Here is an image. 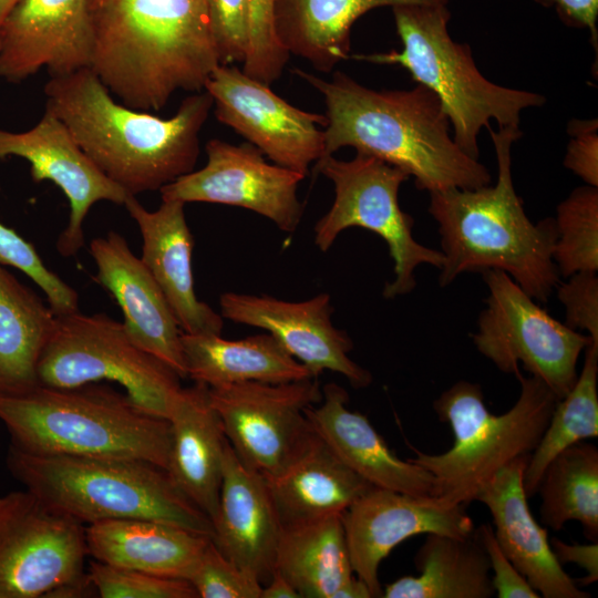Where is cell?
<instances>
[{
	"label": "cell",
	"instance_id": "6da1fadb",
	"mask_svg": "<svg viewBox=\"0 0 598 598\" xmlns=\"http://www.w3.org/2000/svg\"><path fill=\"white\" fill-rule=\"evenodd\" d=\"M295 73L323 97V157L353 147L400 168L429 193L492 183L486 166L455 143L439 97L424 85L377 91L340 71L330 80L299 69Z\"/></svg>",
	"mask_w": 598,
	"mask_h": 598
},
{
	"label": "cell",
	"instance_id": "7a4b0ae2",
	"mask_svg": "<svg viewBox=\"0 0 598 598\" xmlns=\"http://www.w3.org/2000/svg\"><path fill=\"white\" fill-rule=\"evenodd\" d=\"M44 94L45 110L106 177L133 196L193 172L199 133L214 105L202 90L187 95L175 115L162 118L116 102L91 68L50 78Z\"/></svg>",
	"mask_w": 598,
	"mask_h": 598
},
{
	"label": "cell",
	"instance_id": "3957f363",
	"mask_svg": "<svg viewBox=\"0 0 598 598\" xmlns=\"http://www.w3.org/2000/svg\"><path fill=\"white\" fill-rule=\"evenodd\" d=\"M91 70L124 105L159 111L219 65L206 0H87Z\"/></svg>",
	"mask_w": 598,
	"mask_h": 598
},
{
	"label": "cell",
	"instance_id": "277c9868",
	"mask_svg": "<svg viewBox=\"0 0 598 598\" xmlns=\"http://www.w3.org/2000/svg\"><path fill=\"white\" fill-rule=\"evenodd\" d=\"M487 130L497 161L496 184L430 193L429 213L439 224L444 256L439 281L444 287L461 274L497 269L545 303L560 276L553 259L555 219L533 224L515 192L511 148L522 136L519 127Z\"/></svg>",
	"mask_w": 598,
	"mask_h": 598
},
{
	"label": "cell",
	"instance_id": "5b68a950",
	"mask_svg": "<svg viewBox=\"0 0 598 598\" xmlns=\"http://www.w3.org/2000/svg\"><path fill=\"white\" fill-rule=\"evenodd\" d=\"M0 421L10 446L23 453L137 460L167 470L168 420L106 385H38L23 394H0Z\"/></svg>",
	"mask_w": 598,
	"mask_h": 598
},
{
	"label": "cell",
	"instance_id": "8992f818",
	"mask_svg": "<svg viewBox=\"0 0 598 598\" xmlns=\"http://www.w3.org/2000/svg\"><path fill=\"white\" fill-rule=\"evenodd\" d=\"M7 468L25 489L84 526L141 518L213 537L210 518L155 464L126 458L32 455L9 446Z\"/></svg>",
	"mask_w": 598,
	"mask_h": 598
},
{
	"label": "cell",
	"instance_id": "52a82bcc",
	"mask_svg": "<svg viewBox=\"0 0 598 598\" xmlns=\"http://www.w3.org/2000/svg\"><path fill=\"white\" fill-rule=\"evenodd\" d=\"M520 391L515 404L495 415L484 403L477 383L457 381L433 403L441 422L450 425L454 442L450 450L427 454L410 447V460L433 477V496L451 506L476 499L495 474L516 458L530 455L537 446L558 401L539 379L515 374Z\"/></svg>",
	"mask_w": 598,
	"mask_h": 598
},
{
	"label": "cell",
	"instance_id": "ba28073f",
	"mask_svg": "<svg viewBox=\"0 0 598 598\" xmlns=\"http://www.w3.org/2000/svg\"><path fill=\"white\" fill-rule=\"evenodd\" d=\"M392 12L402 50L354 58L398 64L431 90L448 117L455 143L471 157L478 159V135L492 120L498 128L518 127L522 111L545 103L538 93L488 81L475 65L470 45L450 37L446 4H399Z\"/></svg>",
	"mask_w": 598,
	"mask_h": 598
},
{
	"label": "cell",
	"instance_id": "9c48e42d",
	"mask_svg": "<svg viewBox=\"0 0 598 598\" xmlns=\"http://www.w3.org/2000/svg\"><path fill=\"white\" fill-rule=\"evenodd\" d=\"M38 380L52 388L115 382L141 410L166 420L183 389L182 378L134 343L123 322L79 310L56 316L39 359Z\"/></svg>",
	"mask_w": 598,
	"mask_h": 598
},
{
	"label": "cell",
	"instance_id": "30bf717a",
	"mask_svg": "<svg viewBox=\"0 0 598 598\" xmlns=\"http://www.w3.org/2000/svg\"><path fill=\"white\" fill-rule=\"evenodd\" d=\"M316 169L334 187L331 207L315 225V244L321 251H328L338 235L350 227L379 235L394 262L395 277L383 289L385 299L414 289L416 267L424 264L442 267V251L414 239L413 218L400 207V186L410 178L406 173L362 153L350 161L324 156L316 163Z\"/></svg>",
	"mask_w": 598,
	"mask_h": 598
},
{
	"label": "cell",
	"instance_id": "8fae6325",
	"mask_svg": "<svg viewBox=\"0 0 598 598\" xmlns=\"http://www.w3.org/2000/svg\"><path fill=\"white\" fill-rule=\"evenodd\" d=\"M483 279L488 296L471 336L475 348L504 373L517 374L522 364L560 400L576 382L580 353L594 341L553 318L506 272L487 269Z\"/></svg>",
	"mask_w": 598,
	"mask_h": 598
},
{
	"label": "cell",
	"instance_id": "7c38bea8",
	"mask_svg": "<svg viewBox=\"0 0 598 598\" xmlns=\"http://www.w3.org/2000/svg\"><path fill=\"white\" fill-rule=\"evenodd\" d=\"M208 395L239 461L266 478L281 474L317 436L306 409L322 398L318 378L241 382L208 388Z\"/></svg>",
	"mask_w": 598,
	"mask_h": 598
},
{
	"label": "cell",
	"instance_id": "4fadbf2b",
	"mask_svg": "<svg viewBox=\"0 0 598 598\" xmlns=\"http://www.w3.org/2000/svg\"><path fill=\"white\" fill-rule=\"evenodd\" d=\"M85 526L23 489L0 495V598L47 597L86 574Z\"/></svg>",
	"mask_w": 598,
	"mask_h": 598
},
{
	"label": "cell",
	"instance_id": "5bb4252c",
	"mask_svg": "<svg viewBox=\"0 0 598 598\" xmlns=\"http://www.w3.org/2000/svg\"><path fill=\"white\" fill-rule=\"evenodd\" d=\"M217 120L275 164L307 176L324 155L326 115L300 110L268 84L233 65H218L205 83Z\"/></svg>",
	"mask_w": 598,
	"mask_h": 598
},
{
	"label": "cell",
	"instance_id": "9a60e30c",
	"mask_svg": "<svg viewBox=\"0 0 598 598\" xmlns=\"http://www.w3.org/2000/svg\"><path fill=\"white\" fill-rule=\"evenodd\" d=\"M205 151V166L163 186L162 200L238 206L268 218L282 231L298 228L303 205L297 189L303 174L269 164L250 143L213 138Z\"/></svg>",
	"mask_w": 598,
	"mask_h": 598
},
{
	"label": "cell",
	"instance_id": "2e32d148",
	"mask_svg": "<svg viewBox=\"0 0 598 598\" xmlns=\"http://www.w3.org/2000/svg\"><path fill=\"white\" fill-rule=\"evenodd\" d=\"M351 565L372 597H382V560L402 542L420 534L465 537L475 527L465 506H451L434 496H415L371 487L342 514Z\"/></svg>",
	"mask_w": 598,
	"mask_h": 598
},
{
	"label": "cell",
	"instance_id": "e0dca14e",
	"mask_svg": "<svg viewBox=\"0 0 598 598\" xmlns=\"http://www.w3.org/2000/svg\"><path fill=\"white\" fill-rule=\"evenodd\" d=\"M219 305L223 318L272 334L313 378L332 371L346 377L355 389L371 384L370 371L349 357L352 340L331 322L333 308L328 293L292 302L267 295L225 292Z\"/></svg>",
	"mask_w": 598,
	"mask_h": 598
},
{
	"label": "cell",
	"instance_id": "ac0fdd59",
	"mask_svg": "<svg viewBox=\"0 0 598 598\" xmlns=\"http://www.w3.org/2000/svg\"><path fill=\"white\" fill-rule=\"evenodd\" d=\"M8 156L25 159L34 182L50 181L68 198L69 221L56 240V250L63 257L74 256L83 247V223L95 203L124 205L128 197L95 166L66 126L48 110L28 131L0 130V158Z\"/></svg>",
	"mask_w": 598,
	"mask_h": 598
},
{
	"label": "cell",
	"instance_id": "d6986e66",
	"mask_svg": "<svg viewBox=\"0 0 598 598\" xmlns=\"http://www.w3.org/2000/svg\"><path fill=\"white\" fill-rule=\"evenodd\" d=\"M92 49L87 0H20L0 24V76L65 75L90 68Z\"/></svg>",
	"mask_w": 598,
	"mask_h": 598
},
{
	"label": "cell",
	"instance_id": "ffe728a7",
	"mask_svg": "<svg viewBox=\"0 0 598 598\" xmlns=\"http://www.w3.org/2000/svg\"><path fill=\"white\" fill-rule=\"evenodd\" d=\"M96 281L116 300L124 328L141 349L187 378L182 348V329L161 288L141 258L116 231L91 240Z\"/></svg>",
	"mask_w": 598,
	"mask_h": 598
},
{
	"label": "cell",
	"instance_id": "44dd1931",
	"mask_svg": "<svg viewBox=\"0 0 598 598\" xmlns=\"http://www.w3.org/2000/svg\"><path fill=\"white\" fill-rule=\"evenodd\" d=\"M529 456L516 458L499 470L475 501L488 508L501 549L540 597L588 598L590 595L563 569L547 529L529 511L524 489Z\"/></svg>",
	"mask_w": 598,
	"mask_h": 598
},
{
	"label": "cell",
	"instance_id": "7402d4cb",
	"mask_svg": "<svg viewBox=\"0 0 598 598\" xmlns=\"http://www.w3.org/2000/svg\"><path fill=\"white\" fill-rule=\"evenodd\" d=\"M212 540L224 556L265 585L275 570L282 532L267 478L226 446Z\"/></svg>",
	"mask_w": 598,
	"mask_h": 598
},
{
	"label": "cell",
	"instance_id": "603a6c76",
	"mask_svg": "<svg viewBox=\"0 0 598 598\" xmlns=\"http://www.w3.org/2000/svg\"><path fill=\"white\" fill-rule=\"evenodd\" d=\"M124 206L142 235V261L165 296L182 331L189 334H220L218 315L200 301L194 287V237L184 206L178 200H162L156 210H147L128 195Z\"/></svg>",
	"mask_w": 598,
	"mask_h": 598
},
{
	"label": "cell",
	"instance_id": "cb8c5ba5",
	"mask_svg": "<svg viewBox=\"0 0 598 598\" xmlns=\"http://www.w3.org/2000/svg\"><path fill=\"white\" fill-rule=\"evenodd\" d=\"M320 402L306 409L315 432L371 486L415 496H433V477L410 458L401 460L368 417L348 408L349 394L337 383L323 386Z\"/></svg>",
	"mask_w": 598,
	"mask_h": 598
},
{
	"label": "cell",
	"instance_id": "d4e9b609",
	"mask_svg": "<svg viewBox=\"0 0 598 598\" xmlns=\"http://www.w3.org/2000/svg\"><path fill=\"white\" fill-rule=\"evenodd\" d=\"M172 443L167 472L177 487L214 522L228 444L208 386L183 388L168 417Z\"/></svg>",
	"mask_w": 598,
	"mask_h": 598
},
{
	"label": "cell",
	"instance_id": "484cf974",
	"mask_svg": "<svg viewBox=\"0 0 598 598\" xmlns=\"http://www.w3.org/2000/svg\"><path fill=\"white\" fill-rule=\"evenodd\" d=\"M210 539L153 519H109L85 526L87 554L94 560L186 580Z\"/></svg>",
	"mask_w": 598,
	"mask_h": 598
},
{
	"label": "cell",
	"instance_id": "4316f807",
	"mask_svg": "<svg viewBox=\"0 0 598 598\" xmlns=\"http://www.w3.org/2000/svg\"><path fill=\"white\" fill-rule=\"evenodd\" d=\"M448 0H274V28L289 54L321 72L349 58L350 31L358 18L379 7L446 4Z\"/></svg>",
	"mask_w": 598,
	"mask_h": 598
},
{
	"label": "cell",
	"instance_id": "83f0119b",
	"mask_svg": "<svg viewBox=\"0 0 598 598\" xmlns=\"http://www.w3.org/2000/svg\"><path fill=\"white\" fill-rule=\"evenodd\" d=\"M282 527L342 515L371 486L317 434L281 474L267 478Z\"/></svg>",
	"mask_w": 598,
	"mask_h": 598
},
{
	"label": "cell",
	"instance_id": "f1b7e54d",
	"mask_svg": "<svg viewBox=\"0 0 598 598\" xmlns=\"http://www.w3.org/2000/svg\"><path fill=\"white\" fill-rule=\"evenodd\" d=\"M187 378L208 388L241 382L285 383L313 378L269 332L240 340L182 333Z\"/></svg>",
	"mask_w": 598,
	"mask_h": 598
},
{
	"label": "cell",
	"instance_id": "f546056e",
	"mask_svg": "<svg viewBox=\"0 0 598 598\" xmlns=\"http://www.w3.org/2000/svg\"><path fill=\"white\" fill-rule=\"evenodd\" d=\"M414 564L419 576L388 584L384 598H491L488 557L476 529L465 537L426 534Z\"/></svg>",
	"mask_w": 598,
	"mask_h": 598
},
{
	"label": "cell",
	"instance_id": "4dcf8cb0",
	"mask_svg": "<svg viewBox=\"0 0 598 598\" xmlns=\"http://www.w3.org/2000/svg\"><path fill=\"white\" fill-rule=\"evenodd\" d=\"M56 315L0 264V394L40 385L38 363Z\"/></svg>",
	"mask_w": 598,
	"mask_h": 598
},
{
	"label": "cell",
	"instance_id": "1f68e13d",
	"mask_svg": "<svg viewBox=\"0 0 598 598\" xmlns=\"http://www.w3.org/2000/svg\"><path fill=\"white\" fill-rule=\"evenodd\" d=\"M275 569L301 598H333L355 576L342 515L282 527Z\"/></svg>",
	"mask_w": 598,
	"mask_h": 598
},
{
	"label": "cell",
	"instance_id": "d6a6232c",
	"mask_svg": "<svg viewBox=\"0 0 598 598\" xmlns=\"http://www.w3.org/2000/svg\"><path fill=\"white\" fill-rule=\"evenodd\" d=\"M540 494L542 523L560 530L569 520L580 523L584 536L598 539V450L580 441L558 453L545 467Z\"/></svg>",
	"mask_w": 598,
	"mask_h": 598
},
{
	"label": "cell",
	"instance_id": "836d02e7",
	"mask_svg": "<svg viewBox=\"0 0 598 598\" xmlns=\"http://www.w3.org/2000/svg\"><path fill=\"white\" fill-rule=\"evenodd\" d=\"M598 344L585 349V362L570 391L557 401L524 473L527 497L537 493L547 464L566 447L598 436Z\"/></svg>",
	"mask_w": 598,
	"mask_h": 598
},
{
	"label": "cell",
	"instance_id": "e575fe53",
	"mask_svg": "<svg viewBox=\"0 0 598 598\" xmlns=\"http://www.w3.org/2000/svg\"><path fill=\"white\" fill-rule=\"evenodd\" d=\"M553 259L559 275L598 270V187L574 189L557 207Z\"/></svg>",
	"mask_w": 598,
	"mask_h": 598
},
{
	"label": "cell",
	"instance_id": "d590c367",
	"mask_svg": "<svg viewBox=\"0 0 598 598\" xmlns=\"http://www.w3.org/2000/svg\"><path fill=\"white\" fill-rule=\"evenodd\" d=\"M0 264L19 269L34 281L56 316L79 310L76 290L45 266L30 241L1 223Z\"/></svg>",
	"mask_w": 598,
	"mask_h": 598
},
{
	"label": "cell",
	"instance_id": "8d00e7d4",
	"mask_svg": "<svg viewBox=\"0 0 598 598\" xmlns=\"http://www.w3.org/2000/svg\"><path fill=\"white\" fill-rule=\"evenodd\" d=\"M87 575L101 598H198L186 579L90 563Z\"/></svg>",
	"mask_w": 598,
	"mask_h": 598
},
{
	"label": "cell",
	"instance_id": "74e56055",
	"mask_svg": "<svg viewBox=\"0 0 598 598\" xmlns=\"http://www.w3.org/2000/svg\"><path fill=\"white\" fill-rule=\"evenodd\" d=\"M188 581L198 598H260L262 585L221 554L210 539Z\"/></svg>",
	"mask_w": 598,
	"mask_h": 598
},
{
	"label": "cell",
	"instance_id": "f35d334b",
	"mask_svg": "<svg viewBox=\"0 0 598 598\" xmlns=\"http://www.w3.org/2000/svg\"><path fill=\"white\" fill-rule=\"evenodd\" d=\"M272 8L274 0H250V42L241 69L268 85L282 75L290 56L276 35Z\"/></svg>",
	"mask_w": 598,
	"mask_h": 598
},
{
	"label": "cell",
	"instance_id": "ab89813d",
	"mask_svg": "<svg viewBox=\"0 0 598 598\" xmlns=\"http://www.w3.org/2000/svg\"><path fill=\"white\" fill-rule=\"evenodd\" d=\"M206 11L219 65L243 63L250 42V0H206Z\"/></svg>",
	"mask_w": 598,
	"mask_h": 598
},
{
	"label": "cell",
	"instance_id": "60d3db41",
	"mask_svg": "<svg viewBox=\"0 0 598 598\" xmlns=\"http://www.w3.org/2000/svg\"><path fill=\"white\" fill-rule=\"evenodd\" d=\"M557 296L565 307L566 326L573 330H586L598 343V278L597 272H577L556 287Z\"/></svg>",
	"mask_w": 598,
	"mask_h": 598
},
{
	"label": "cell",
	"instance_id": "b9f144b4",
	"mask_svg": "<svg viewBox=\"0 0 598 598\" xmlns=\"http://www.w3.org/2000/svg\"><path fill=\"white\" fill-rule=\"evenodd\" d=\"M476 533L488 557L491 579L498 598H539V594L528 584L501 549L491 524H482Z\"/></svg>",
	"mask_w": 598,
	"mask_h": 598
},
{
	"label": "cell",
	"instance_id": "7bdbcfd3",
	"mask_svg": "<svg viewBox=\"0 0 598 598\" xmlns=\"http://www.w3.org/2000/svg\"><path fill=\"white\" fill-rule=\"evenodd\" d=\"M567 132L570 141L567 145L564 166L580 177L586 185L598 187V121L573 120Z\"/></svg>",
	"mask_w": 598,
	"mask_h": 598
},
{
	"label": "cell",
	"instance_id": "ee69618b",
	"mask_svg": "<svg viewBox=\"0 0 598 598\" xmlns=\"http://www.w3.org/2000/svg\"><path fill=\"white\" fill-rule=\"evenodd\" d=\"M545 7L555 9L559 19L569 27L589 31L591 44L598 47V0H536Z\"/></svg>",
	"mask_w": 598,
	"mask_h": 598
},
{
	"label": "cell",
	"instance_id": "f6af8a7d",
	"mask_svg": "<svg viewBox=\"0 0 598 598\" xmlns=\"http://www.w3.org/2000/svg\"><path fill=\"white\" fill-rule=\"evenodd\" d=\"M557 560L577 564L586 571V577L577 579L581 586L594 584L598 579V543L590 544H567L561 539L553 537L549 542Z\"/></svg>",
	"mask_w": 598,
	"mask_h": 598
},
{
	"label": "cell",
	"instance_id": "bcb514c9",
	"mask_svg": "<svg viewBox=\"0 0 598 598\" xmlns=\"http://www.w3.org/2000/svg\"><path fill=\"white\" fill-rule=\"evenodd\" d=\"M260 598H301L291 584L276 569L262 585Z\"/></svg>",
	"mask_w": 598,
	"mask_h": 598
},
{
	"label": "cell",
	"instance_id": "7dc6e473",
	"mask_svg": "<svg viewBox=\"0 0 598 598\" xmlns=\"http://www.w3.org/2000/svg\"><path fill=\"white\" fill-rule=\"evenodd\" d=\"M333 598H373L367 584L359 577L353 576L342 585L333 595Z\"/></svg>",
	"mask_w": 598,
	"mask_h": 598
},
{
	"label": "cell",
	"instance_id": "c3c4849f",
	"mask_svg": "<svg viewBox=\"0 0 598 598\" xmlns=\"http://www.w3.org/2000/svg\"><path fill=\"white\" fill-rule=\"evenodd\" d=\"M20 0H0V24Z\"/></svg>",
	"mask_w": 598,
	"mask_h": 598
}]
</instances>
